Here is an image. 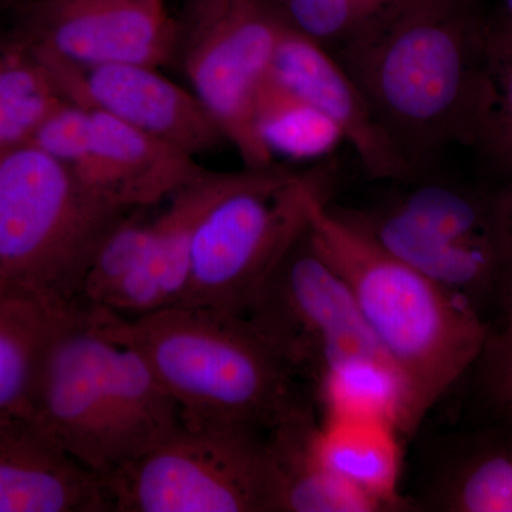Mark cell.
Segmentation results:
<instances>
[{
  "mask_svg": "<svg viewBox=\"0 0 512 512\" xmlns=\"http://www.w3.org/2000/svg\"><path fill=\"white\" fill-rule=\"evenodd\" d=\"M329 50L417 177L477 146L495 93L477 0H387Z\"/></svg>",
  "mask_w": 512,
  "mask_h": 512,
  "instance_id": "1",
  "label": "cell"
},
{
  "mask_svg": "<svg viewBox=\"0 0 512 512\" xmlns=\"http://www.w3.org/2000/svg\"><path fill=\"white\" fill-rule=\"evenodd\" d=\"M309 234L339 272L382 348L404 394L402 430L424 417L476 365L490 326L464 296L444 288L380 248L316 198Z\"/></svg>",
  "mask_w": 512,
  "mask_h": 512,
  "instance_id": "2",
  "label": "cell"
},
{
  "mask_svg": "<svg viewBox=\"0 0 512 512\" xmlns=\"http://www.w3.org/2000/svg\"><path fill=\"white\" fill-rule=\"evenodd\" d=\"M26 414L101 478L181 424L177 403L116 316L87 308L47 346Z\"/></svg>",
  "mask_w": 512,
  "mask_h": 512,
  "instance_id": "3",
  "label": "cell"
},
{
  "mask_svg": "<svg viewBox=\"0 0 512 512\" xmlns=\"http://www.w3.org/2000/svg\"><path fill=\"white\" fill-rule=\"evenodd\" d=\"M114 316L177 403L185 423L248 424L266 430L299 386L241 316L190 306L134 319Z\"/></svg>",
  "mask_w": 512,
  "mask_h": 512,
  "instance_id": "4",
  "label": "cell"
},
{
  "mask_svg": "<svg viewBox=\"0 0 512 512\" xmlns=\"http://www.w3.org/2000/svg\"><path fill=\"white\" fill-rule=\"evenodd\" d=\"M123 210L29 143L0 147V285L80 309L84 279Z\"/></svg>",
  "mask_w": 512,
  "mask_h": 512,
  "instance_id": "5",
  "label": "cell"
},
{
  "mask_svg": "<svg viewBox=\"0 0 512 512\" xmlns=\"http://www.w3.org/2000/svg\"><path fill=\"white\" fill-rule=\"evenodd\" d=\"M332 170L244 168L202 215L177 306L239 316L309 224L312 202L330 197Z\"/></svg>",
  "mask_w": 512,
  "mask_h": 512,
  "instance_id": "6",
  "label": "cell"
},
{
  "mask_svg": "<svg viewBox=\"0 0 512 512\" xmlns=\"http://www.w3.org/2000/svg\"><path fill=\"white\" fill-rule=\"evenodd\" d=\"M363 210L332 207L380 248L480 311L498 301L512 247L500 190L423 175ZM481 312V311H480Z\"/></svg>",
  "mask_w": 512,
  "mask_h": 512,
  "instance_id": "7",
  "label": "cell"
},
{
  "mask_svg": "<svg viewBox=\"0 0 512 512\" xmlns=\"http://www.w3.org/2000/svg\"><path fill=\"white\" fill-rule=\"evenodd\" d=\"M286 20L274 0H185L175 62L248 170L274 164L258 123Z\"/></svg>",
  "mask_w": 512,
  "mask_h": 512,
  "instance_id": "8",
  "label": "cell"
},
{
  "mask_svg": "<svg viewBox=\"0 0 512 512\" xmlns=\"http://www.w3.org/2000/svg\"><path fill=\"white\" fill-rule=\"evenodd\" d=\"M101 480L113 512H268L265 430L181 421Z\"/></svg>",
  "mask_w": 512,
  "mask_h": 512,
  "instance_id": "9",
  "label": "cell"
},
{
  "mask_svg": "<svg viewBox=\"0 0 512 512\" xmlns=\"http://www.w3.org/2000/svg\"><path fill=\"white\" fill-rule=\"evenodd\" d=\"M239 316L296 379L313 386L329 370L357 360L394 372L349 285L313 244L309 224Z\"/></svg>",
  "mask_w": 512,
  "mask_h": 512,
  "instance_id": "10",
  "label": "cell"
},
{
  "mask_svg": "<svg viewBox=\"0 0 512 512\" xmlns=\"http://www.w3.org/2000/svg\"><path fill=\"white\" fill-rule=\"evenodd\" d=\"M15 42L83 64L168 66L177 18L165 0H22Z\"/></svg>",
  "mask_w": 512,
  "mask_h": 512,
  "instance_id": "11",
  "label": "cell"
},
{
  "mask_svg": "<svg viewBox=\"0 0 512 512\" xmlns=\"http://www.w3.org/2000/svg\"><path fill=\"white\" fill-rule=\"evenodd\" d=\"M26 49L45 67L57 92L70 103L104 111L191 156L217 150L228 141L200 99L168 80L156 67L83 66L46 50Z\"/></svg>",
  "mask_w": 512,
  "mask_h": 512,
  "instance_id": "12",
  "label": "cell"
},
{
  "mask_svg": "<svg viewBox=\"0 0 512 512\" xmlns=\"http://www.w3.org/2000/svg\"><path fill=\"white\" fill-rule=\"evenodd\" d=\"M271 77L338 130L355 150L367 177L399 184L417 178L342 64L288 22L276 47Z\"/></svg>",
  "mask_w": 512,
  "mask_h": 512,
  "instance_id": "13",
  "label": "cell"
},
{
  "mask_svg": "<svg viewBox=\"0 0 512 512\" xmlns=\"http://www.w3.org/2000/svg\"><path fill=\"white\" fill-rule=\"evenodd\" d=\"M87 110L92 151L73 174L103 200L127 211L150 210L207 173L187 151L104 111Z\"/></svg>",
  "mask_w": 512,
  "mask_h": 512,
  "instance_id": "14",
  "label": "cell"
},
{
  "mask_svg": "<svg viewBox=\"0 0 512 512\" xmlns=\"http://www.w3.org/2000/svg\"><path fill=\"white\" fill-rule=\"evenodd\" d=\"M0 512H113L103 480L28 414L0 420Z\"/></svg>",
  "mask_w": 512,
  "mask_h": 512,
  "instance_id": "15",
  "label": "cell"
},
{
  "mask_svg": "<svg viewBox=\"0 0 512 512\" xmlns=\"http://www.w3.org/2000/svg\"><path fill=\"white\" fill-rule=\"evenodd\" d=\"M320 436L322 424L298 386L265 430L268 512H386L328 466Z\"/></svg>",
  "mask_w": 512,
  "mask_h": 512,
  "instance_id": "16",
  "label": "cell"
},
{
  "mask_svg": "<svg viewBox=\"0 0 512 512\" xmlns=\"http://www.w3.org/2000/svg\"><path fill=\"white\" fill-rule=\"evenodd\" d=\"M232 175L208 170L170 197L168 207L153 220L143 264L97 311L134 319L178 305L187 284L195 228Z\"/></svg>",
  "mask_w": 512,
  "mask_h": 512,
  "instance_id": "17",
  "label": "cell"
},
{
  "mask_svg": "<svg viewBox=\"0 0 512 512\" xmlns=\"http://www.w3.org/2000/svg\"><path fill=\"white\" fill-rule=\"evenodd\" d=\"M412 511L512 512V423L463 437L441 450Z\"/></svg>",
  "mask_w": 512,
  "mask_h": 512,
  "instance_id": "18",
  "label": "cell"
},
{
  "mask_svg": "<svg viewBox=\"0 0 512 512\" xmlns=\"http://www.w3.org/2000/svg\"><path fill=\"white\" fill-rule=\"evenodd\" d=\"M79 311L0 288V420L28 413L47 346Z\"/></svg>",
  "mask_w": 512,
  "mask_h": 512,
  "instance_id": "19",
  "label": "cell"
},
{
  "mask_svg": "<svg viewBox=\"0 0 512 512\" xmlns=\"http://www.w3.org/2000/svg\"><path fill=\"white\" fill-rule=\"evenodd\" d=\"M399 430L379 420L329 419L320 444L328 466L390 511H412L399 493Z\"/></svg>",
  "mask_w": 512,
  "mask_h": 512,
  "instance_id": "20",
  "label": "cell"
},
{
  "mask_svg": "<svg viewBox=\"0 0 512 512\" xmlns=\"http://www.w3.org/2000/svg\"><path fill=\"white\" fill-rule=\"evenodd\" d=\"M63 100L29 49L15 42L0 49V147L28 143Z\"/></svg>",
  "mask_w": 512,
  "mask_h": 512,
  "instance_id": "21",
  "label": "cell"
},
{
  "mask_svg": "<svg viewBox=\"0 0 512 512\" xmlns=\"http://www.w3.org/2000/svg\"><path fill=\"white\" fill-rule=\"evenodd\" d=\"M258 123L266 146L292 157L329 150L340 134L325 117L296 99L269 74L258 103Z\"/></svg>",
  "mask_w": 512,
  "mask_h": 512,
  "instance_id": "22",
  "label": "cell"
},
{
  "mask_svg": "<svg viewBox=\"0 0 512 512\" xmlns=\"http://www.w3.org/2000/svg\"><path fill=\"white\" fill-rule=\"evenodd\" d=\"M147 211L130 212L104 239L84 279L83 308H103L116 289L143 264L153 232V220H148Z\"/></svg>",
  "mask_w": 512,
  "mask_h": 512,
  "instance_id": "23",
  "label": "cell"
},
{
  "mask_svg": "<svg viewBox=\"0 0 512 512\" xmlns=\"http://www.w3.org/2000/svg\"><path fill=\"white\" fill-rule=\"evenodd\" d=\"M497 305L500 325L490 328L474 366L485 404L498 420L512 423V261L505 269Z\"/></svg>",
  "mask_w": 512,
  "mask_h": 512,
  "instance_id": "24",
  "label": "cell"
},
{
  "mask_svg": "<svg viewBox=\"0 0 512 512\" xmlns=\"http://www.w3.org/2000/svg\"><path fill=\"white\" fill-rule=\"evenodd\" d=\"M28 143L66 165L70 171H76L92 151L89 110L63 100L37 126Z\"/></svg>",
  "mask_w": 512,
  "mask_h": 512,
  "instance_id": "25",
  "label": "cell"
},
{
  "mask_svg": "<svg viewBox=\"0 0 512 512\" xmlns=\"http://www.w3.org/2000/svg\"><path fill=\"white\" fill-rule=\"evenodd\" d=\"M495 93L477 146L485 163L512 183V60L494 67Z\"/></svg>",
  "mask_w": 512,
  "mask_h": 512,
  "instance_id": "26",
  "label": "cell"
},
{
  "mask_svg": "<svg viewBox=\"0 0 512 512\" xmlns=\"http://www.w3.org/2000/svg\"><path fill=\"white\" fill-rule=\"evenodd\" d=\"M485 42L491 69L512 60V0H501L497 12L485 16Z\"/></svg>",
  "mask_w": 512,
  "mask_h": 512,
  "instance_id": "27",
  "label": "cell"
},
{
  "mask_svg": "<svg viewBox=\"0 0 512 512\" xmlns=\"http://www.w3.org/2000/svg\"><path fill=\"white\" fill-rule=\"evenodd\" d=\"M501 205H503L505 224H507L508 237L512 247V183H507L500 190Z\"/></svg>",
  "mask_w": 512,
  "mask_h": 512,
  "instance_id": "28",
  "label": "cell"
},
{
  "mask_svg": "<svg viewBox=\"0 0 512 512\" xmlns=\"http://www.w3.org/2000/svg\"><path fill=\"white\" fill-rule=\"evenodd\" d=\"M9 2L12 3V5H13V3L22 2V0H9Z\"/></svg>",
  "mask_w": 512,
  "mask_h": 512,
  "instance_id": "29",
  "label": "cell"
},
{
  "mask_svg": "<svg viewBox=\"0 0 512 512\" xmlns=\"http://www.w3.org/2000/svg\"><path fill=\"white\" fill-rule=\"evenodd\" d=\"M0 288H3V286H2V285H0Z\"/></svg>",
  "mask_w": 512,
  "mask_h": 512,
  "instance_id": "30",
  "label": "cell"
}]
</instances>
